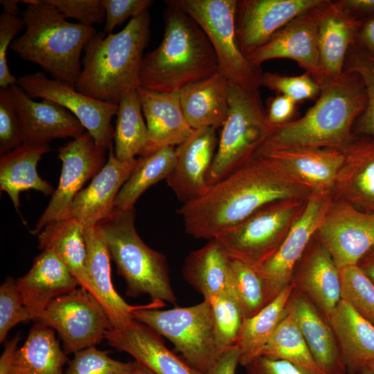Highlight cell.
Instances as JSON below:
<instances>
[{
  "instance_id": "cell-1",
  "label": "cell",
  "mask_w": 374,
  "mask_h": 374,
  "mask_svg": "<svg viewBox=\"0 0 374 374\" xmlns=\"http://www.w3.org/2000/svg\"><path fill=\"white\" fill-rule=\"evenodd\" d=\"M311 192L263 155H253L202 195L185 202L177 213L187 234L212 240L262 207L285 199H308Z\"/></svg>"
},
{
  "instance_id": "cell-2",
  "label": "cell",
  "mask_w": 374,
  "mask_h": 374,
  "mask_svg": "<svg viewBox=\"0 0 374 374\" xmlns=\"http://www.w3.org/2000/svg\"><path fill=\"white\" fill-rule=\"evenodd\" d=\"M320 87L317 100L304 116L272 128L256 153L285 148L343 150L353 139L354 123L366 105L362 78L344 71L341 77L326 80Z\"/></svg>"
},
{
  "instance_id": "cell-3",
  "label": "cell",
  "mask_w": 374,
  "mask_h": 374,
  "mask_svg": "<svg viewBox=\"0 0 374 374\" xmlns=\"http://www.w3.org/2000/svg\"><path fill=\"white\" fill-rule=\"evenodd\" d=\"M165 28L160 44L144 55L140 87L180 93L219 71L215 53L198 24L181 9L165 1Z\"/></svg>"
},
{
  "instance_id": "cell-4",
  "label": "cell",
  "mask_w": 374,
  "mask_h": 374,
  "mask_svg": "<svg viewBox=\"0 0 374 374\" xmlns=\"http://www.w3.org/2000/svg\"><path fill=\"white\" fill-rule=\"evenodd\" d=\"M148 11L130 20L117 33H96L84 48L75 88L93 98L118 105L140 87L143 52L150 35Z\"/></svg>"
},
{
  "instance_id": "cell-5",
  "label": "cell",
  "mask_w": 374,
  "mask_h": 374,
  "mask_svg": "<svg viewBox=\"0 0 374 374\" xmlns=\"http://www.w3.org/2000/svg\"><path fill=\"white\" fill-rule=\"evenodd\" d=\"M21 12L25 32L10 48L23 60L39 65L53 79L75 87L81 72L80 57L97 33L93 26L69 22L46 0H24Z\"/></svg>"
},
{
  "instance_id": "cell-6",
  "label": "cell",
  "mask_w": 374,
  "mask_h": 374,
  "mask_svg": "<svg viewBox=\"0 0 374 374\" xmlns=\"http://www.w3.org/2000/svg\"><path fill=\"white\" fill-rule=\"evenodd\" d=\"M135 209L114 210L100 222L111 259L126 283V294H148L152 302L177 303L166 256L148 247L135 227Z\"/></svg>"
},
{
  "instance_id": "cell-7",
  "label": "cell",
  "mask_w": 374,
  "mask_h": 374,
  "mask_svg": "<svg viewBox=\"0 0 374 374\" xmlns=\"http://www.w3.org/2000/svg\"><path fill=\"white\" fill-rule=\"evenodd\" d=\"M163 302L138 305L135 320L167 338L193 368L204 374L220 355L215 338L211 302L160 310Z\"/></svg>"
},
{
  "instance_id": "cell-8",
  "label": "cell",
  "mask_w": 374,
  "mask_h": 374,
  "mask_svg": "<svg viewBox=\"0 0 374 374\" xmlns=\"http://www.w3.org/2000/svg\"><path fill=\"white\" fill-rule=\"evenodd\" d=\"M229 107L210 170V186L253 157L272 130L259 91H249L229 82Z\"/></svg>"
},
{
  "instance_id": "cell-9",
  "label": "cell",
  "mask_w": 374,
  "mask_h": 374,
  "mask_svg": "<svg viewBox=\"0 0 374 374\" xmlns=\"http://www.w3.org/2000/svg\"><path fill=\"white\" fill-rule=\"evenodd\" d=\"M202 28L217 59L219 71L230 82L259 91L262 73L242 53L236 33V0H170Z\"/></svg>"
},
{
  "instance_id": "cell-10",
  "label": "cell",
  "mask_w": 374,
  "mask_h": 374,
  "mask_svg": "<svg viewBox=\"0 0 374 374\" xmlns=\"http://www.w3.org/2000/svg\"><path fill=\"white\" fill-rule=\"evenodd\" d=\"M308 199H285L262 207L217 239L228 255L255 269L278 249Z\"/></svg>"
},
{
  "instance_id": "cell-11",
  "label": "cell",
  "mask_w": 374,
  "mask_h": 374,
  "mask_svg": "<svg viewBox=\"0 0 374 374\" xmlns=\"http://www.w3.org/2000/svg\"><path fill=\"white\" fill-rule=\"evenodd\" d=\"M35 321L57 332L66 355L96 346L112 328L100 302L81 287L55 299Z\"/></svg>"
},
{
  "instance_id": "cell-12",
  "label": "cell",
  "mask_w": 374,
  "mask_h": 374,
  "mask_svg": "<svg viewBox=\"0 0 374 374\" xmlns=\"http://www.w3.org/2000/svg\"><path fill=\"white\" fill-rule=\"evenodd\" d=\"M105 151L88 132L58 148L62 163L60 181L35 229L30 231L32 234L38 235L53 221L69 217L75 197L106 163Z\"/></svg>"
},
{
  "instance_id": "cell-13",
  "label": "cell",
  "mask_w": 374,
  "mask_h": 374,
  "mask_svg": "<svg viewBox=\"0 0 374 374\" xmlns=\"http://www.w3.org/2000/svg\"><path fill=\"white\" fill-rule=\"evenodd\" d=\"M17 84L30 98L54 102L70 112L98 146L107 150L113 144L114 129L111 121L116 114L118 105L89 97L40 71L19 77Z\"/></svg>"
},
{
  "instance_id": "cell-14",
  "label": "cell",
  "mask_w": 374,
  "mask_h": 374,
  "mask_svg": "<svg viewBox=\"0 0 374 374\" xmlns=\"http://www.w3.org/2000/svg\"><path fill=\"white\" fill-rule=\"evenodd\" d=\"M314 237L339 269L357 265L374 247V213L332 197Z\"/></svg>"
},
{
  "instance_id": "cell-15",
  "label": "cell",
  "mask_w": 374,
  "mask_h": 374,
  "mask_svg": "<svg viewBox=\"0 0 374 374\" xmlns=\"http://www.w3.org/2000/svg\"><path fill=\"white\" fill-rule=\"evenodd\" d=\"M332 199L331 194L311 193L304 211L278 249L256 269L264 283L267 305L291 283L294 268L321 223Z\"/></svg>"
},
{
  "instance_id": "cell-16",
  "label": "cell",
  "mask_w": 374,
  "mask_h": 374,
  "mask_svg": "<svg viewBox=\"0 0 374 374\" xmlns=\"http://www.w3.org/2000/svg\"><path fill=\"white\" fill-rule=\"evenodd\" d=\"M319 5L287 24L265 44L248 55V60L259 66L272 59L294 60L321 85L325 80L319 50Z\"/></svg>"
},
{
  "instance_id": "cell-17",
  "label": "cell",
  "mask_w": 374,
  "mask_h": 374,
  "mask_svg": "<svg viewBox=\"0 0 374 374\" xmlns=\"http://www.w3.org/2000/svg\"><path fill=\"white\" fill-rule=\"evenodd\" d=\"M322 0L238 1L236 33L240 48L247 57L287 24Z\"/></svg>"
},
{
  "instance_id": "cell-18",
  "label": "cell",
  "mask_w": 374,
  "mask_h": 374,
  "mask_svg": "<svg viewBox=\"0 0 374 374\" xmlns=\"http://www.w3.org/2000/svg\"><path fill=\"white\" fill-rule=\"evenodd\" d=\"M217 129L194 130L175 148V162L166 179L168 186L184 203L204 194L211 187L208 177L217 151Z\"/></svg>"
},
{
  "instance_id": "cell-19",
  "label": "cell",
  "mask_w": 374,
  "mask_h": 374,
  "mask_svg": "<svg viewBox=\"0 0 374 374\" xmlns=\"http://www.w3.org/2000/svg\"><path fill=\"white\" fill-rule=\"evenodd\" d=\"M108 160L91 179L90 184L75 197L69 217L84 227L97 225L115 209V199L139 162V158L120 161L114 154V144L109 148Z\"/></svg>"
},
{
  "instance_id": "cell-20",
  "label": "cell",
  "mask_w": 374,
  "mask_h": 374,
  "mask_svg": "<svg viewBox=\"0 0 374 374\" xmlns=\"http://www.w3.org/2000/svg\"><path fill=\"white\" fill-rule=\"evenodd\" d=\"M10 87L23 143L48 144L56 139H75L85 132L79 120L61 105L44 99L35 101L17 84Z\"/></svg>"
},
{
  "instance_id": "cell-21",
  "label": "cell",
  "mask_w": 374,
  "mask_h": 374,
  "mask_svg": "<svg viewBox=\"0 0 374 374\" xmlns=\"http://www.w3.org/2000/svg\"><path fill=\"white\" fill-rule=\"evenodd\" d=\"M291 283L307 296L326 320L341 300L339 269L327 249L315 238L296 265Z\"/></svg>"
},
{
  "instance_id": "cell-22",
  "label": "cell",
  "mask_w": 374,
  "mask_h": 374,
  "mask_svg": "<svg viewBox=\"0 0 374 374\" xmlns=\"http://www.w3.org/2000/svg\"><path fill=\"white\" fill-rule=\"evenodd\" d=\"M156 332L133 319L118 328H110L105 339L119 351L130 355L154 374H203L170 350Z\"/></svg>"
},
{
  "instance_id": "cell-23",
  "label": "cell",
  "mask_w": 374,
  "mask_h": 374,
  "mask_svg": "<svg viewBox=\"0 0 374 374\" xmlns=\"http://www.w3.org/2000/svg\"><path fill=\"white\" fill-rule=\"evenodd\" d=\"M254 155L271 159L311 193L331 195L344 157L343 150L334 148L276 149Z\"/></svg>"
},
{
  "instance_id": "cell-24",
  "label": "cell",
  "mask_w": 374,
  "mask_h": 374,
  "mask_svg": "<svg viewBox=\"0 0 374 374\" xmlns=\"http://www.w3.org/2000/svg\"><path fill=\"white\" fill-rule=\"evenodd\" d=\"M16 280L24 305L34 321L55 299L80 287L69 268L50 249L35 257L28 272Z\"/></svg>"
},
{
  "instance_id": "cell-25",
  "label": "cell",
  "mask_w": 374,
  "mask_h": 374,
  "mask_svg": "<svg viewBox=\"0 0 374 374\" xmlns=\"http://www.w3.org/2000/svg\"><path fill=\"white\" fill-rule=\"evenodd\" d=\"M319 50L324 80L337 79L344 73L347 54L362 26L339 1L323 0L318 6Z\"/></svg>"
},
{
  "instance_id": "cell-26",
  "label": "cell",
  "mask_w": 374,
  "mask_h": 374,
  "mask_svg": "<svg viewBox=\"0 0 374 374\" xmlns=\"http://www.w3.org/2000/svg\"><path fill=\"white\" fill-rule=\"evenodd\" d=\"M343 151L332 197L374 213V137L355 136Z\"/></svg>"
},
{
  "instance_id": "cell-27",
  "label": "cell",
  "mask_w": 374,
  "mask_h": 374,
  "mask_svg": "<svg viewBox=\"0 0 374 374\" xmlns=\"http://www.w3.org/2000/svg\"><path fill=\"white\" fill-rule=\"evenodd\" d=\"M146 121L149 141L139 157H145L164 147L177 146L193 133L180 103V93H162L141 87L136 89Z\"/></svg>"
},
{
  "instance_id": "cell-28",
  "label": "cell",
  "mask_w": 374,
  "mask_h": 374,
  "mask_svg": "<svg viewBox=\"0 0 374 374\" xmlns=\"http://www.w3.org/2000/svg\"><path fill=\"white\" fill-rule=\"evenodd\" d=\"M286 310L294 318L318 367L324 374H346L335 335L313 303L294 290Z\"/></svg>"
},
{
  "instance_id": "cell-29",
  "label": "cell",
  "mask_w": 374,
  "mask_h": 374,
  "mask_svg": "<svg viewBox=\"0 0 374 374\" xmlns=\"http://www.w3.org/2000/svg\"><path fill=\"white\" fill-rule=\"evenodd\" d=\"M84 237L87 246L86 267L113 328L123 326L134 319L130 305L116 291L111 277V257L103 234L98 225L85 226Z\"/></svg>"
},
{
  "instance_id": "cell-30",
  "label": "cell",
  "mask_w": 374,
  "mask_h": 374,
  "mask_svg": "<svg viewBox=\"0 0 374 374\" xmlns=\"http://www.w3.org/2000/svg\"><path fill=\"white\" fill-rule=\"evenodd\" d=\"M182 273L204 300L224 293L238 296L231 258L217 239L210 240L190 253L185 259Z\"/></svg>"
},
{
  "instance_id": "cell-31",
  "label": "cell",
  "mask_w": 374,
  "mask_h": 374,
  "mask_svg": "<svg viewBox=\"0 0 374 374\" xmlns=\"http://www.w3.org/2000/svg\"><path fill=\"white\" fill-rule=\"evenodd\" d=\"M327 322L337 338L346 374H362L374 361V325L342 299Z\"/></svg>"
},
{
  "instance_id": "cell-32",
  "label": "cell",
  "mask_w": 374,
  "mask_h": 374,
  "mask_svg": "<svg viewBox=\"0 0 374 374\" xmlns=\"http://www.w3.org/2000/svg\"><path fill=\"white\" fill-rule=\"evenodd\" d=\"M228 79L217 71L180 92L185 118L193 130L222 127L229 114Z\"/></svg>"
},
{
  "instance_id": "cell-33",
  "label": "cell",
  "mask_w": 374,
  "mask_h": 374,
  "mask_svg": "<svg viewBox=\"0 0 374 374\" xmlns=\"http://www.w3.org/2000/svg\"><path fill=\"white\" fill-rule=\"evenodd\" d=\"M84 228L78 220L71 217L53 221L37 235L39 248L42 251L52 250L69 268L80 287L98 300L86 267L87 253Z\"/></svg>"
},
{
  "instance_id": "cell-34",
  "label": "cell",
  "mask_w": 374,
  "mask_h": 374,
  "mask_svg": "<svg viewBox=\"0 0 374 374\" xmlns=\"http://www.w3.org/2000/svg\"><path fill=\"white\" fill-rule=\"evenodd\" d=\"M50 150L48 144L22 143L1 155L0 189L9 195L17 212L21 192L34 189L46 196L54 193L53 186L42 179L37 170L39 161Z\"/></svg>"
},
{
  "instance_id": "cell-35",
  "label": "cell",
  "mask_w": 374,
  "mask_h": 374,
  "mask_svg": "<svg viewBox=\"0 0 374 374\" xmlns=\"http://www.w3.org/2000/svg\"><path fill=\"white\" fill-rule=\"evenodd\" d=\"M68 361L55 330L36 322L23 346L16 350L7 374H64Z\"/></svg>"
},
{
  "instance_id": "cell-36",
  "label": "cell",
  "mask_w": 374,
  "mask_h": 374,
  "mask_svg": "<svg viewBox=\"0 0 374 374\" xmlns=\"http://www.w3.org/2000/svg\"><path fill=\"white\" fill-rule=\"evenodd\" d=\"M294 290L291 283L256 314L244 320L236 342L240 350L239 364L245 367L262 355L264 347L285 314Z\"/></svg>"
},
{
  "instance_id": "cell-37",
  "label": "cell",
  "mask_w": 374,
  "mask_h": 374,
  "mask_svg": "<svg viewBox=\"0 0 374 374\" xmlns=\"http://www.w3.org/2000/svg\"><path fill=\"white\" fill-rule=\"evenodd\" d=\"M175 148L164 147L139 158V162L119 190L115 208L127 211L134 209L139 197L151 186L166 179L175 162Z\"/></svg>"
},
{
  "instance_id": "cell-38",
  "label": "cell",
  "mask_w": 374,
  "mask_h": 374,
  "mask_svg": "<svg viewBox=\"0 0 374 374\" xmlns=\"http://www.w3.org/2000/svg\"><path fill=\"white\" fill-rule=\"evenodd\" d=\"M114 135V151L118 159L127 161L141 157L149 141L136 90L125 94L118 104Z\"/></svg>"
},
{
  "instance_id": "cell-39",
  "label": "cell",
  "mask_w": 374,
  "mask_h": 374,
  "mask_svg": "<svg viewBox=\"0 0 374 374\" xmlns=\"http://www.w3.org/2000/svg\"><path fill=\"white\" fill-rule=\"evenodd\" d=\"M261 355L288 361L314 374H324L315 362L294 318L287 310Z\"/></svg>"
},
{
  "instance_id": "cell-40",
  "label": "cell",
  "mask_w": 374,
  "mask_h": 374,
  "mask_svg": "<svg viewBox=\"0 0 374 374\" xmlns=\"http://www.w3.org/2000/svg\"><path fill=\"white\" fill-rule=\"evenodd\" d=\"M211 302L216 342L222 353L236 344L244 319L238 295L224 293L213 296Z\"/></svg>"
},
{
  "instance_id": "cell-41",
  "label": "cell",
  "mask_w": 374,
  "mask_h": 374,
  "mask_svg": "<svg viewBox=\"0 0 374 374\" xmlns=\"http://www.w3.org/2000/svg\"><path fill=\"white\" fill-rule=\"evenodd\" d=\"M344 71L359 75L366 89V105L357 119V132L374 137V59L355 42L347 54Z\"/></svg>"
},
{
  "instance_id": "cell-42",
  "label": "cell",
  "mask_w": 374,
  "mask_h": 374,
  "mask_svg": "<svg viewBox=\"0 0 374 374\" xmlns=\"http://www.w3.org/2000/svg\"><path fill=\"white\" fill-rule=\"evenodd\" d=\"M341 299L374 325V284L357 265L339 269Z\"/></svg>"
},
{
  "instance_id": "cell-43",
  "label": "cell",
  "mask_w": 374,
  "mask_h": 374,
  "mask_svg": "<svg viewBox=\"0 0 374 374\" xmlns=\"http://www.w3.org/2000/svg\"><path fill=\"white\" fill-rule=\"evenodd\" d=\"M231 261L244 319H247L267 305L264 283L253 267L235 258H231Z\"/></svg>"
},
{
  "instance_id": "cell-44",
  "label": "cell",
  "mask_w": 374,
  "mask_h": 374,
  "mask_svg": "<svg viewBox=\"0 0 374 374\" xmlns=\"http://www.w3.org/2000/svg\"><path fill=\"white\" fill-rule=\"evenodd\" d=\"M108 354L96 346L78 350L68 361L64 374H132L133 362H123Z\"/></svg>"
},
{
  "instance_id": "cell-45",
  "label": "cell",
  "mask_w": 374,
  "mask_h": 374,
  "mask_svg": "<svg viewBox=\"0 0 374 374\" xmlns=\"http://www.w3.org/2000/svg\"><path fill=\"white\" fill-rule=\"evenodd\" d=\"M261 86L287 96L296 103L318 97L321 89L320 85L306 72L296 76L265 72L262 75Z\"/></svg>"
},
{
  "instance_id": "cell-46",
  "label": "cell",
  "mask_w": 374,
  "mask_h": 374,
  "mask_svg": "<svg viewBox=\"0 0 374 374\" xmlns=\"http://www.w3.org/2000/svg\"><path fill=\"white\" fill-rule=\"evenodd\" d=\"M32 320L24 305L17 280L8 276L0 287V343L10 330L20 323Z\"/></svg>"
},
{
  "instance_id": "cell-47",
  "label": "cell",
  "mask_w": 374,
  "mask_h": 374,
  "mask_svg": "<svg viewBox=\"0 0 374 374\" xmlns=\"http://www.w3.org/2000/svg\"><path fill=\"white\" fill-rule=\"evenodd\" d=\"M23 143L18 112L10 87L0 88V153L10 152Z\"/></svg>"
},
{
  "instance_id": "cell-48",
  "label": "cell",
  "mask_w": 374,
  "mask_h": 374,
  "mask_svg": "<svg viewBox=\"0 0 374 374\" xmlns=\"http://www.w3.org/2000/svg\"><path fill=\"white\" fill-rule=\"evenodd\" d=\"M64 18H73L88 26L102 24L106 14L101 0H46Z\"/></svg>"
},
{
  "instance_id": "cell-49",
  "label": "cell",
  "mask_w": 374,
  "mask_h": 374,
  "mask_svg": "<svg viewBox=\"0 0 374 374\" xmlns=\"http://www.w3.org/2000/svg\"><path fill=\"white\" fill-rule=\"evenodd\" d=\"M25 28L23 18L1 13L0 16V88L17 84V79L10 71L7 52L14 37Z\"/></svg>"
},
{
  "instance_id": "cell-50",
  "label": "cell",
  "mask_w": 374,
  "mask_h": 374,
  "mask_svg": "<svg viewBox=\"0 0 374 374\" xmlns=\"http://www.w3.org/2000/svg\"><path fill=\"white\" fill-rule=\"evenodd\" d=\"M106 18L103 33L112 34L114 29L129 18L136 17L153 4L152 0H101Z\"/></svg>"
},
{
  "instance_id": "cell-51",
  "label": "cell",
  "mask_w": 374,
  "mask_h": 374,
  "mask_svg": "<svg viewBox=\"0 0 374 374\" xmlns=\"http://www.w3.org/2000/svg\"><path fill=\"white\" fill-rule=\"evenodd\" d=\"M247 374H314L288 361L260 355L245 366Z\"/></svg>"
},
{
  "instance_id": "cell-52",
  "label": "cell",
  "mask_w": 374,
  "mask_h": 374,
  "mask_svg": "<svg viewBox=\"0 0 374 374\" xmlns=\"http://www.w3.org/2000/svg\"><path fill=\"white\" fill-rule=\"evenodd\" d=\"M295 103L290 98L278 94L270 100L266 112L267 120L271 128L284 125L292 121L296 112Z\"/></svg>"
},
{
  "instance_id": "cell-53",
  "label": "cell",
  "mask_w": 374,
  "mask_h": 374,
  "mask_svg": "<svg viewBox=\"0 0 374 374\" xmlns=\"http://www.w3.org/2000/svg\"><path fill=\"white\" fill-rule=\"evenodd\" d=\"M239 359L240 350L235 344L222 353L204 374H235Z\"/></svg>"
},
{
  "instance_id": "cell-54",
  "label": "cell",
  "mask_w": 374,
  "mask_h": 374,
  "mask_svg": "<svg viewBox=\"0 0 374 374\" xmlns=\"http://www.w3.org/2000/svg\"><path fill=\"white\" fill-rule=\"evenodd\" d=\"M357 40L358 45L374 59V17L361 26Z\"/></svg>"
},
{
  "instance_id": "cell-55",
  "label": "cell",
  "mask_w": 374,
  "mask_h": 374,
  "mask_svg": "<svg viewBox=\"0 0 374 374\" xmlns=\"http://www.w3.org/2000/svg\"><path fill=\"white\" fill-rule=\"evenodd\" d=\"M21 337L17 334L13 339L7 342L0 358V374H7L14 356L17 349V344Z\"/></svg>"
},
{
  "instance_id": "cell-56",
  "label": "cell",
  "mask_w": 374,
  "mask_h": 374,
  "mask_svg": "<svg viewBox=\"0 0 374 374\" xmlns=\"http://www.w3.org/2000/svg\"><path fill=\"white\" fill-rule=\"evenodd\" d=\"M346 10L364 13L374 12V0H344L339 1Z\"/></svg>"
},
{
  "instance_id": "cell-57",
  "label": "cell",
  "mask_w": 374,
  "mask_h": 374,
  "mask_svg": "<svg viewBox=\"0 0 374 374\" xmlns=\"http://www.w3.org/2000/svg\"><path fill=\"white\" fill-rule=\"evenodd\" d=\"M357 265L374 284V247L359 260Z\"/></svg>"
},
{
  "instance_id": "cell-58",
  "label": "cell",
  "mask_w": 374,
  "mask_h": 374,
  "mask_svg": "<svg viewBox=\"0 0 374 374\" xmlns=\"http://www.w3.org/2000/svg\"><path fill=\"white\" fill-rule=\"evenodd\" d=\"M21 1L18 0H1L0 3L3 6V13L14 16L19 15L18 4Z\"/></svg>"
},
{
  "instance_id": "cell-59",
  "label": "cell",
  "mask_w": 374,
  "mask_h": 374,
  "mask_svg": "<svg viewBox=\"0 0 374 374\" xmlns=\"http://www.w3.org/2000/svg\"><path fill=\"white\" fill-rule=\"evenodd\" d=\"M132 374H154L149 368L140 363L133 361V369Z\"/></svg>"
},
{
  "instance_id": "cell-60",
  "label": "cell",
  "mask_w": 374,
  "mask_h": 374,
  "mask_svg": "<svg viewBox=\"0 0 374 374\" xmlns=\"http://www.w3.org/2000/svg\"><path fill=\"white\" fill-rule=\"evenodd\" d=\"M367 368L374 373V361L368 362Z\"/></svg>"
},
{
  "instance_id": "cell-61",
  "label": "cell",
  "mask_w": 374,
  "mask_h": 374,
  "mask_svg": "<svg viewBox=\"0 0 374 374\" xmlns=\"http://www.w3.org/2000/svg\"><path fill=\"white\" fill-rule=\"evenodd\" d=\"M362 374H374L372 371H371L368 368H365Z\"/></svg>"
}]
</instances>
